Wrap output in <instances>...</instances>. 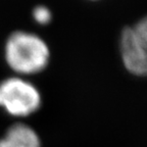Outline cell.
Returning a JSON list of instances; mask_svg holds the SVG:
<instances>
[{"instance_id":"obj_1","label":"cell","mask_w":147,"mask_h":147,"mask_svg":"<svg viewBox=\"0 0 147 147\" xmlns=\"http://www.w3.org/2000/svg\"><path fill=\"white\" fill-rule=\"evenodd\" d=\"M3 55L7 67L16 76L27 77L37 75L48 67L50 49L39 35L18 30L5 40Z\"/></svg>"},{"instance_id":"obj_2","label":"cell","mask_w":147,"mask_h":147,"mask_svg":"<svg viewBox=\"0 0 147 147\" xmlns=\"http://www.w3.org/2000/svg\"><path fill=\"white\" fill-rule=\"evenodd\" d=\"M42 106V94L25 77L12 76L0 81V109L16 119L36 113Z\"/></svg>"},{"instance_id":"obj_3","label":"cell","mask_w":147,"mask_h":147,"mask_svg":"<svg viewBox=\"0 0 147 147\" xmlns=\"http://www.w3.org/2000/svg\"><path fill=\"white\" fill-rule=\"evenodd\" d=\"M121 53L126 69L137 76L147 77V16L124 29Z\"/></svg>"},{"instance_id":"obj_4","label":"cell","mask_w":147,"mask_h":147,"mask_svg":"<svg viewBox=\"0 0 147 147\" xmlns=\"http://www.w3.org/2000/svg\"><path fill=\"white\" fill-rule=\"evenodd\" d=\"M0 147H42V142L34 128L25 123H16L0 137Z\"/></svg>"},{"instance_id":"obj_5","label":"cell","mask_w":147,"mask_h":147,"mask_svg":"<svg viewBox=\"0 0 147 147\" xmlns=\"http://www.w3.org/2000/svg\"><path fill=\"white\" fill-rule=\"evenodd\" d=\"M32 18L38 25L45 26L50 24L51 20H52V12L49 7L40 4L33 8Z\"/></svg>"}]
</instances>
